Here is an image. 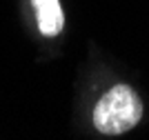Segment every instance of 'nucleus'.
<instances>
[{
    "instance_id": "nucleus-1",
    "label": "nucleus",
    "mask_w": 149,
    "mask_h": 140,
    "mask_svg": "<svg viewBox=\"0 0 149 140\" xmlns=\"http://www.w3.org/2000/svg\"><path fill=\"white\" fill-rule=\"evenodd\" d=\"M143 118V100L129 85H116L93 107V125L100 134L118 136L136 127Z\"/></svg>"
},
{
    "instance_id": "nucleus-2",
    "label": "nucleus",
    "mask_w": 149,
    "mask_h": 140,
    "mask_svg": "<svg viewBox=\"0 0 149 140\" xmlns=\"http://www.w3.org/2000/svg\"><path fill=\"white\" fill-rule=\"evenodd\" d=\"M33 11H36L38 29L47 38H54L60 33L62 24H65V16H62V7L58 0H31Z\"/></svg>"
}]
</instances>
